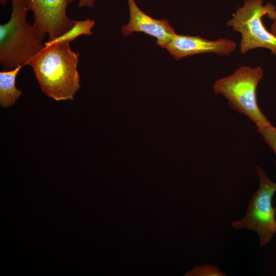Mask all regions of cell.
<instances>
[{
	"label": "cell",
	"mask_w": 276,
	"mask_h": 276,
	"mask_svg": "<svg viewBox=\"0 0 276 276\" xmlns=\"http://www.w3.org/2000/svg\"><path fill=\"white\" fill-rule=\"evenodd\" d=\"M188 275L199 276H225L226 274L218 267L212 265H206L195 267L187 273Z\"/></svg>",
	"instance_id": "8fae6325"
},
{
	"label": "cell",
	"mask_w": 276,
	"mask_h": 276,
	"mask_svg": "<svg viewBox=\"0 0 276 276\" xmlns=\"http://www.w3.org/2000/svg\"><path fill=\"white\" fill-rule=\"evenodd\" d=\"M23 66L0 72V105L4 108L12 106L19 98L22 91L15 86L17 74Z\"/></svg>",
	"instance_id": "9c48e42d"
},
{
	"label": "cell",
	"mask_w": 276,
	"mask_h": 276,
	"mask_svg": "<svg viewBox=\"0 0 276 276\" xmlns=\"http://www.w3.org/2000/svg\"><path fill=\"white\" fill-rule=\"evenodd\" d=\"M8 2V0H0V4L1 6L5 7Z\"/></svg>",
	"instance_id": "9a60e30c"
},
{
	"label": "cell",
	"mask_w": 276,
	"mask_h": 276,
	"mask_svg": "<svg viewBox=\"0 0 276 276\" xmlns=\"http://www.w3.org/2000/svg\"><path fill=\"white\" fill-rule=\"evenodd\" d=\"M129 10V22L121 28L124 36L134 32H143L156 38V43L165 48L168 42L176 33L166 19H156L144 13L134 0H127Z\"/></svg>",
	"instance_id": "ba28073f"
},
{
	"label": "cell",
	"mask_w": 276,
	"mask_h": 276,
	"mask_svg": "<svg viewBox=\"0 0 276 276\" xmlns=\"http://www.w3.org/2000/svg\"><path fill=\"white\" fill-rule=\"evenodd\" d=\"M70 43L45 47L31 65L42 92L57 101L73 100L80 88V54L72 50Z\"/></svg>",
	"instance_id": "6da1fadb"
},
{
	"label": "cell",
	"mask_w": 276,
	"mask_h": 276,
	"mask_svg": "<svg viewBox=\"0 0 276 276\" xmlns=\"http://www.w3.org/2000/svg\"><path fill=\"white\" fill-rule=\"evenodd\" d=\"M270 32L276 36V18L271 25Z\"/></svg>",
	"instance_id": "5bb4252c"
},
{
	"label": "cell",
	"mask_w": 276,
	"mask_h": 276,
	"mask_svg": "<svg viewBox=\"0 0 276 276\" xmlns=\"http://www.w3.org/2000/svg\"><path fill=\"white\" fill-rule=\"evenodd\" d=\"M263 0H246L226 22L241 35L242 54L256 48H266L276 56V36L266 29L262 22L265 15L271 19L276 18V8L271 3L263 5Z\"/></svg>",
	"instance_id": "277c9868"
},
{
	"label": "cell",
	"mask_w": 276,
	"mask_h": 276,
	"mask_svg": "<svg viewBox=\"0 0 276 276\" xmlns=\"http://www.w3.org/2000/svg\"><path fill=\"white\" fill-rule=\"evenodd\" d=\"M34 14L33 27L43 39L46 34L52 40L71 29L75 20L68 17V0H28Z\"/></svg>",
	"instance_id": "8992f818"
},
{
	"label": "cell",
	"mask_w": 276,
	"mask_h": 276,
	"mask_svg": "<svg viewBox=\"0 0 276 276\" xmlns=\"http://www.w3.org/2000/svg\"><path fill=\"white\" fill-rule=\"evenodd\" d=\"M95 26V21L89 18L83 20H75L74 26L61 36L44 42L45 47H48L62 42H71L78 37L82 35H91V29Z\"/></svg>",
	"instance_id": "30bf717a"
},
{
	"label": "cell",
	"mask_w": 276,
	"mask_h": 276,
	"mask_svg": "<svg viewBox=\"0 0 276 276\" xmlns=\"http://www.w3.org/2000/svg\"><path fill=\"white\" fill-rule=\"evenodd\" d=\"M260 66H242L232 75L217 80L213 85L216 94L223 95L228 106L249 118L257 127H273L260 109L257 100V89L263 77Z\"/></svg>",
	"instance_id": "3957f363"
},
{
	"label": "cell",
	"mask_w": 276,
	"mask_h": 276,
	"mask_svg": "<svg viewBox=\"0 0 276 276\" xmlns=\"http://www.w3.org/2000/svg\"><path fill=\"white\" fill-rule=\"evenodd\" d=\"M236 42L227 38L210 40L199 36L176 34L167 43L165 49L176 60L201 53H214L227 56L236 49Z\"/></svg>",
	"instance_id": "52a82bcc"
},
{
	"label": "cell",
	"mask_w": 276,
	"mask_h": 276,
	"mask_svg": "<svg viewBox=\"0 0 276 276\" xmlns=\"http://www.w3.org/2000/svg\"><path fill=\"white\" fill-rule=\"evenodd\" d=\"M257 131L262 136L265 142L273 151L276 156V127L273 126L271 128L257 127Z\"/></svg>",
	"instance_id": "7c38bea8"
},
{
	"label": "cell",
	"mask_w": 276,
	"mask_h": 276,
	"mask_svg": "<svg viewBox=\"0 0 276 276\" xmlns=\"http://www.w3.org/2000/svg\"><path fill=\"white\" fill-rule=\"evenodd\" d=\"M69 2H72L74 0H68ZM78 6L79 7H87L88 8H92L94 5V0H78ZM105 1V0H103Z\"/></svg>",
	"instance_id": "4fadbf2b"
},
{
	"label": "cell",
	"mask_w": 276,
	"mask_h": 276,
	"mask_svg": "<svg viewBox=\"0 0 276 276\" xmlns=\"http://www.w3.org/2000/svg\"><path fill=\"white\" fill-rule=\"evenodd\" d=\"M256 173L259 178V188L251 195L245 215L232 221L231 225L235 229L254 231L259 235L260 245L264 246L276 233V210L272 204L276 183L259 166L256 167Z\"/></svg>",
	"instance_id": "5b68a950"
},
{
	"label": "cell",
	"mask_w": 276,
	"mask_h": 276,
	"mask_svg": "<svg viewBox=\"0 0 276 276\" xmlns=\"http://www.w3.org/2000/svg\"><path fill=\"white\" fill-rule=\"evenodd\" d=\"M275 208V210H276V207Z\"/></svg>",
	"instance_id": "2e32d148"
},
{
	"label": "cell",
	"mask_w": 276,
	"mask_h": 276,
	"mask_svg": "<svg viewBox=\"0 0 276 276\" xmlns=\"http://www.w3.org/2000/svg\"><path fill=\"white\" fill-rule=\"evenodd\" d=\"M9 21L0 25V64L4 71L31 66L45 46L33 26L27 20L28 0H11Z\"/></svg>",
	"instance_id": "7a4b0ae2"
}]
</instances>
